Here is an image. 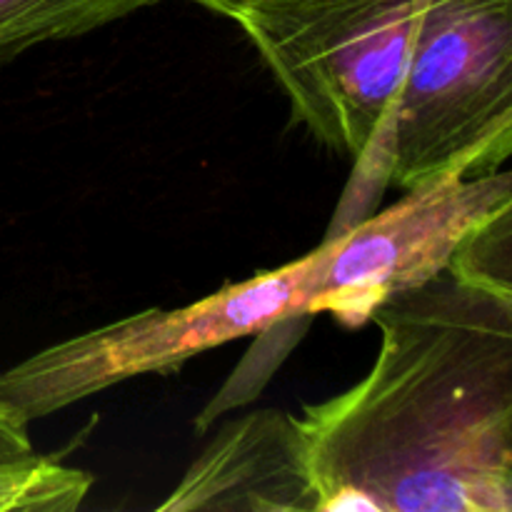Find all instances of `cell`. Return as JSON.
I'll return each mask as SVG.
<instances>
[{
    "instance_id": "8992f818",
    "label": "cell",
    "mask_w": 512,
    "mask_h": 512,
    "mask_svg": "<svg viewBox=\"0 0 512 512\" xmlns=\"http://www.w3.org/2000/svg\"><path fill=\"white\" fill-rule=\"evenodd\" d=\"M163 0H0V68L33 45L68 40Z\"/></svg>"
},
{
    "instance_id": "5b68a950",
    "label": "cell",
    "mask_w": 512,
    "mask_h": 512,
    "mask_svg": "<svg viewBox=\"0 0 512 512\" xmlns=\"http://www.w3.org/2000/svg\"><path fill=\"white\" fill-rule=\"evenodd\" d=\"M158 510L315 512L298 418L258 410L225 425Z\"/></svg>"
},
{
    "instance_id": "7a4b0ae2",
    "label": "cell",
    "mask_w": 512,
    "mask_h": 512,
    "mask_svg": "<svg viewBox=\"0 0 512 512\" xmlns=\"http://www.w3.org/2000/svg\"><path fill=\"white\" fill-rule=\"evenodd\" d=\"M512 160V0H423L408 68L368 168L400 190Z\"/></svg>"
},
{
    "instance_id": "52a82bcc",
    "label": "cell",
    "mask_w": 512,
    "mask_h": 512,
    "mask_svg": "<svg viewBox=\"0 0 512 512\" xmlns=\"http://www.w3.org/2000/svg\"><path fill=\"white\" fill-rule=\"evenodd\" d=\"M460 280L512 305V198L480 220L450 260Z\"/></svg>"
},
{
    "instance_id": "6da1fadb",
    "label": "cell",
    "mask_w": 512,
    "mask_h": 512,
    "mask_svg": "<svg viewBox=\"0 0 512 512\" xmlns=\"http://www.w3.org/2000/svg\"><path fill=\"white\" fill-rule=\"evenodd\" d=\"M373 323L370 373L298 418L318 512H505L510 305L448 268Z\"/></svg>"
},
{
    "instance_id": "30bf717a",
    "label": "cell",
    "mask_w": 512,
    "mask_h": 512,
    "mask_svg": "<svg viewBox=\"0 0 512 512\" xmlns=\"http://www.w3.org/2000/svg\"><path fill=\"white\" fill-rule=\"evenodd\" d=\"M505 512H512V465L505 478Z\"/></svg>"
},
{
    "instance_id": "9c48e42d",
    "label": "cell",
    "mask_w": 512,
    "mask_h": 512,
    "mask_svg": "<svg viewBox=\"0 0 512 512\" xmlns=\"http://www.w3.org/2000/svg\"><path fill=\"white\" fill-rule=\"evenodd\" d=\"M190 3H198L203 8L213 10V13L225 15V18H235L240 10H245L248 5H253L255 0H190Z\"/></svg>"
},
{
    "instance_id": "8fae6325",
    "label": "cell",
    "mask_w": 512,
    "mask_h": 512,
    "mask_svg": "<svg viewBox=\"0 0 512 512\" xmlns=\"http://www.w3.org/2000/svg\"><path fill=\"white\" fill-rule=\"evenodd\" d=\"M510 308H512V305H510Z\"/></svg>"
},
{
    "instance_id": "3957f363",
    "label": "cell",
    "mask_w": 512,
    "mask_h": 512,
    "mask_svg": "<svg viewBox=\"0 0 512 512\" xmlns=\"http://www.w3.org/2000/svg\"><path fill=\"white\" fill-rule=\"evenodd\" d=\"M333 303L328 253L320 245L285 268L220 288L185 308L143 310L50 345L0 373V405L33 423L123 380L173 373L195 355L300 315H330Z\"/></svg>"
},
{
    "instance_id": "ba28073f",
    "label": "cell",
    "mask_w": 512,
    "mask_h": 512,
    "mask_svg": "<svg viewBox=\"0 0 512 512\" xmlns=\"http://www.w3.org/2000/svg\"><path fill=\"white\" fill-rule=\"evenodd\" d=\"M28 425L23 418L0 405V470L10 468H28V465L40 463L45 455L35 453L30 443Z\"/></svg>"
},
{
    "instance_id": "277c9868",
    "label": "cell",
    "mask_w": 512,
    "mask_h": 512,
    "mask_svg": "<svg viewBox=\"0 0 512 512\" xmlns=\"http://www.w3.org/2000/svg\"><path fill=\"white\" fill-rule=\"evenodd\" d=\"M423 0H255L235 15L293 118L363 173L388 128Z\"/></svg>"
}]
</instances>
